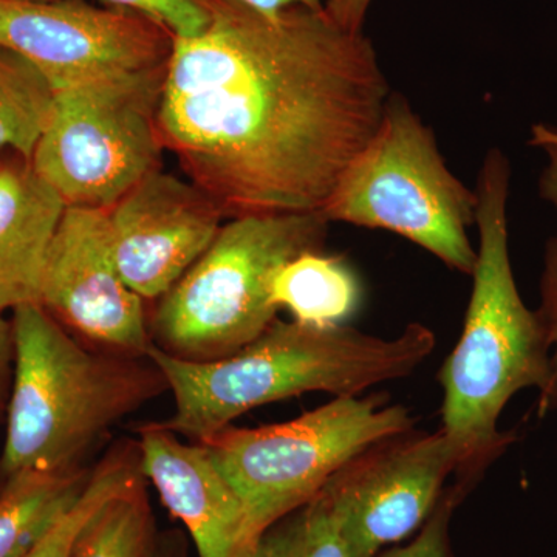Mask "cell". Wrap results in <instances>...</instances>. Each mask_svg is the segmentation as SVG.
<instances>
[{"label":"cell","instance_id":"21","mask_svg":"<svg viewBox=\"0 0 557 557\" xmlns=\"http://www.w3.org/2000/svg\"><path fill=\"white\" fill-rule=\"evenodd\" d=\"M101 5L138 14L171 33L174 39L199 36L211 21L208 0H98Z\"/></svg>","mask_w":557,"mask_h":557},{"label":"cell","instance_id":"11","mask_svg":"<svg viewBox=\"0 0 557 557\" xmlns=\"http://www.w3.org/2000/svg\"><path fill=\"white\" fill-rule=\"evenodd\" d=\"M39 304L98 348L146 357L153 344L145 304L113 258L108 209L65 208L47 255Z\"/></svg>","mask_w":557,"mask_h":557},{"label":"cell","instance_id":"19","mask_svg":"<svg viewBox=\"0 0 557 557\" xmlns=\"http://www.w3.org/2000/svg\"><path fill=\"white\" fill-rule=\"evenodd\" d=\"M145 480L137 442H123L91 469L89 483L75 507L38 545L22 557H70L76 537L91 516L110 500Z\"/></svg>","mask_w":557,"mask_h":557},{"label":"cell","instance_id":"2","mask_svg":"<svg viewBox=\"0 0 557 557\" xmlns=\"http://www.w3.org/2000/svg\"><path fill=\"white\" fill-rule=\"evenodd\" d=\"M511 161L487 150L479 171L478 260L460 339L440 369L442 429L487 465L516 440L498 418L520 391L537 388L541 412L557 408V373L539 311L520 296L509 256Z\"/></svg>","mask_w":557,"mask_h":557},{"label":"cell","instance_id":"14","mask_svg":"<svg viewBox=\"0 0 557 557\" xmlns=\"http://www.w3.org/2000/svg\"><path fill=\"white\" fill-rule=\"evenodd\" d=\"M32 161L0 153V313L39 302L47 255L65 211Z\"/></svg>","mask_w":557,"mask_h":557},{"label":"cell","instance_id":"5","mask_svg":"<svg viewBox=\"0 0 557 557\" xmlns=\"http://www.w3.org/2000/svg\"><path fill=\"white\" fill-rule=\"evenodd\" d=\"M321 211L245 215L223 223L201 258L150 319L153 346L186 361L230 357L277 319L271 278L282 265L324 248Z\"/></svg>","mask_w":557,"mask_h":557},{"label":"cell","instance_id":"4","mask_svg":"<svg viewBox=\"0 0 557 557\" xmlns=\"http://www.w3.org/2000/svg\"><path fill=\"white\" fill-rule=\"evenodd\" d=\"M14 375L0 478L75 471L106 434L170 391L148 357L84 347L39 302L13 310Z\"/></svg>","mask_w":557,"mask_h":557},{"label":"cell","instance_id":"28","mask_svg":"<svg viewBox=\"0 0 557 557\" xmlns=\"http://www.w3.org/2000/svg\"><path fill=\"white\" fill-rule=\"evenodd\" d=\"M152 557H178L175 555H172L170 552H160L159 548L156 549V553H153Z\"/></svg>","mask_w":557,"mask_h":557},{"label":"cell","instance_id":"1","mask_svg":"<svg viewBox=\"0 0 557 557\" xmlns=\"http://www.w3.org/2000/svg\"><path fill=\"white\" fill-rule=\"evenodd\" d=\"M208 3L164 72V150L225 219L321 211L392 94L375 46L325 9Z\"/></svg>","mask_w":557,"mask_h":557},{"label":"cell","instance_id":"27","mask_svg":"<svg viewBox=\"0 0 557 557\" xmlns=\"http://www.w3.org/2000/svg\"><path fill=\"white\" fill-rule=\"evenodd\" d=\"M247 9L259 11V13L276 14L281 11L306 7V9H325L330 0H233Z\"/></svg>","mask_w":557,"mask_h":557},{"label":"cell","instance_id":"24","mask_svg":"<svg viewBox=\"0 0 557 557\" xmlns=\"http://www.w3.org/2000/svg\"><path fill=\"white\" fill-rule=\"evenodd\" d=\"M542 322L547 330L549 346L555 348L552 355L557 373V237H552L545 248L544 271L541 277V307H539Z\"/></svg>","mask_w":557,"mask_h":557},{"label":"cell","instance_id":"17","mask_svg":"<svg viewBox=\"0 0 557 557\" xmlns=\"http://www.w3.org/2000/svg\"><path fill=\"white\" fill-rule=\"evenodd\" d=\"M54 89L27 58L0 44V153L32 160L51 119Z\"/></svg>","mask_w":557,"mask_h":557},{"label":"cell","instance_id":"9","mask_svg":"<svg viewBox=\"0 0 557 557\" xmlns=\"http://www.w3.org/2000/svg\"><path fill=\"white\" fill-rule=\"evenodd\" d=\"M486 467L442 428L432 434L409 431L359 454L318 497L338 523L350 556L376 557L426 523L450 475H479Z\"/></svg>","mask_w":557,"mask_h":557},{"label":"cell","instance_id":"16","mask_svg":"<svg viewBox=\"0 0 557 557\" xmlns=\"http://www.w3.org/2000/svg\"><path fill=\"white\" fill-rule=\"evenodd\" d=\"M271 299L295 321L330 327L357 313L362 287L346 259L318 249L302 252L274 273Z\"/></svg>","mask_w":557,"mask_h":557},{"label":"cell","instance_id":"23","mask_svg":"<svg viewBox=\"0 0 557 557\" xmlns=\"http://www.w3.org/2000/svg\"><path fill=\"white\" fill-rule=\"evenodd\" d=\"M528 145L541 150L547 160L539 177V196L557 212V123L533 124Z\"/></svg>","mask_w":557,"mask_h":557},{"label":"cell","instance_id":"26","mask_svg":"<svg viewBox=\"0 0 557 557\" xmlns=\"http://www.w3.org/2000/svg\"><path fill=\"white\" fill-rule=\"evenodd\" d=\"M373 0H330L325 11L341 27L351 32L364 30L366 17Z\"/></svg>","mask_w":557,"mask_h":557},{"label":"cell","instance_id":"29","mask_svg":"<svg viewBox=\"0 0 557 557\" xmlns=\"http://www.w3.org/2000/svg\"><path fill=\"white\" fill-rule=\"evenodd\" d=\"M13 2H57V0H13Z\"/></svg>","mask_w":557,"mask_h":557},{"label":"cell","instance_id":"22","mask_svg":"<svg viewBox=\"0 0 557 557\" xmlns=\"http://www.w3.org/2000/svg\"><path fill=\"white\" fill-rule=\"evenodd\" d=\"M474 474L461 475L460 482L446 487L434 512L426 523L417 531V536L409 544L388 549L381 557H450L449 525L460 498L471 486Z\"/></svg>","mask_w":557,"mask_h":557},{"label":"cell","instance_id":"25","mask_svg":"<svg viewBox=\"0 0 557 557\" xmlns=\"http://www.w3.org/2000/svg\"><path fill=\"white\" fill-rule=\"evenodd\" d=\"M14 375V335L11 319L0 313V424L5 421Z\"/></svg>","mask_w":557,"mask_h":557},{"label":"cell","instance_id":"6","mask_svg":"<svg viewBox=\"0 0 557 557\" xmlns=\"http://www.w3.org/2000/svg\"><path fill=\"white\" fill-rule=\"evenodd\" d=\"M478 193L449 170L434 131L408 98L388 97L368 145L341 175L321 212L330 223L384 230L426 249L449 269L471 276L478 248Z\"/></svg>","mask_w":557,"mask_h":557},{"label":"cell","instance_id":"20","mask_svg":"<svg viewBox=\"0 0 557 557\" xmlns=\"http://www.w3.org/2000/svg\"><path fill=\"white\" fill-rule=\"evenodd\" d=\"M245 557H351L338 523L318 496L267 528Z\"/></svg>","mask_w":557,"mask_h":557},{"label":"cell","instance_id":"12","mask_svg":"<svg viewBox=\"0 0 557 557\" xmlns=\"http://www.w3.org/2000/svg\"><path fill=\"white\" fill-rule=\"evenodd\" d=\"M108 214L121 277L143 300L168 295L225 220L203 189L163 170L146 175Z\"/></svg>","mask_w":557,"mask_h":557},{"label":"cell","instance_id":"13","mask_svg":"<svg viewBox=\"0 0 557 557\" xmlns=\"http://www.w3.org/2000/svg\"><path fill=\"white\" fill-rule=\"evenodd\" d=\"M138 434L143 475L188 528L199 557L244 556V505L207 446L180 442L156 423L143 424Z\"/></svg>","mask_w":557,"mask_h":557},{"label":"cell","instance_id":"18","mask_svg":"<svg viewBox=\"0 0 557 557\" xmlns=\"http://www.w3.org/2000/svg\"><path fill=\"white\" fill-rule=\"evenodd\" d=\"M146 483L106 502L81 530L70 557H152L156 522Z\"/></svg>","mask_w":557,"mask_h":557},{"label":"cell","instance_id":"3","mask_svg":"<svg viewBox=\"0 0 557 557\" xmlns=\"http://www.w3.org/2000/svg\"><path fill=\"white\" fill-rule=\"evenodd\" d=\"M435 344V333L420 322L395 338H380L346 324L319 327L295 319H276L259 338L214 361H186L152 344L146 357L163 373L175 401L174 416L156 424L201 443L269 403L307 392L351 397L405 379Z\"/></svg>","mask_w":557,"mask_h":557},{"label":"cell","instance_id":"7","mask_svg":"<svg viewBox=\"0 0 557 557\" xmlns=\"http://www.w3.org/2000/svg\"><path fill=\"white\" fill-rule=\"evenodd\" d=\"M413 424L405 406L361 394L335 397L285 423L228 426L201 442L244 505L242 557L267 528L313 500L355 457Z\"/></svg>","mask_w":557,"mask_h":557},{"label":"cell","instance_id":"10","mask_svg":"<svg viewBox=\"0 0 557 557\" xmlns=\"http://www.w3.org/2000/svg\"><path fill=\"white\" fill-rule=\"evenodd\" d=\"M0 44L27 58L58 90L166 67L174 36L138 14L86 0H0Z\"/></svg>","mask_w":557,"mask_h":557},{"label":"cell","instance_id":"8","mask_svg":"<svg viewBox=\"0 0 557 557\" xmlns=\"http://www.w3.org/2000/svg\"><path fill=\"white\" fill-rule=\"evenodd\" d=\"M164 72L102 76L54 90L53 113L30 161L65 207L112 208L161 170Z\"/></svg>","mask_w":557,"mask_h":557},{"label":"cell","instance_id":"15","mask_svg":"<svg viewBox=\"0 0 557 557\" xmlns=\"http://www.w3.org/2000/svg\"><path fill=\"white\" fill-rule=\"evenodd\" d=\"M91 471L24 469L0 486V557H22L38 545L83 496Z\"/></svg>","mask_w":557,"mask_h":557}]
</instances>
